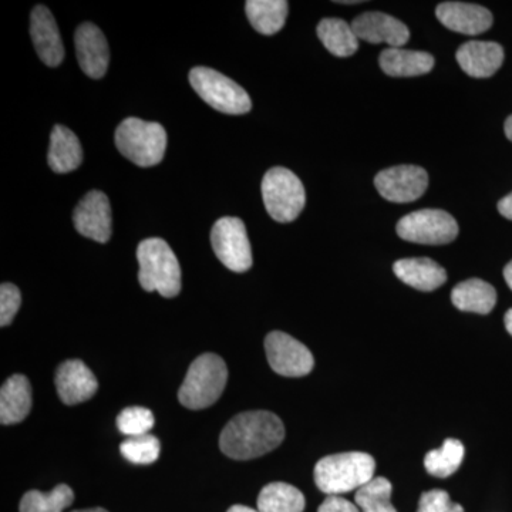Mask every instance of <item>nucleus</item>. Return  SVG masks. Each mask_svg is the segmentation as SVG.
Instances as JSON below:
<instances>
[{"label": "nucleus", "instance_id": "f257e3e1", "mask_svg": "<svg viewBox=\"0 0 512 512\" xmlns=\"http://www.w3.org/2000/svg\"><path fill=\"white\" fill-rule=\"evenodd\" d=\"M285 439V427L276 414L256 410L238 414L222 430L220 447L232 460H252L275 450Z\"/></svg>", "mask_w": 512, "mask_h": 512}, {"label": "nucleus", "instance_id": "f03ea898", "mask_svg": "<svg viewBox=\"0 0 512 512\" xmlns=\"http://www.w3.org/2000/svg\"><path fill=\"white\" fill-rule=\"evenodd\" d=\"M375 458L370 454H333L323 457L315 467V483L326 495H340L359 490L375 478Z\"/></svg>", "mask_w": 512, "mask_h": 512}, {"label": "nucleus", "instance_id": "7ed1b4c3", "mask_svg": "<svg viewBox=\"0 0 512 512\" xmlns=\"http://www.w3.org/2000/svg\"><path fill=\"white\" fill-rule=\"evenodd\" d=\"M138 281L147 292L174 298L181 292V268L170 245L161 238L144 239L137 249Z\"/></svg>", "mask_w": 512, "mask_h": 512}, {"label": "nucleus", "instance_id": "20e7f679", "mask_svg": "<svg viewBox=\"0 0 512 512\" xmlns=\"http://www.w3.org/2000/svg\"><path fill=\"white\" fill-rule=\"evenodd\" d=\"M228 382L224 360L214 353H205L192 362L185 376L178 400L190 410H202L217 403Z\"/></svg>", "mask_w": 512, "mask_h": 512}, {"label": "nucleus", "instance_id": "39448f33", "mask_svg": "<svg viewBox=\"0 0 512 512\" xmlns=\"http://www.w3.org/2000/svg\"><path fill=\"white\" fill-rule=\"evenodd\" d=\"M116 146L138 167H154L165 156L167 133L161 124L130 117L117 127Z\"/></svg>", "mask_w": 512, "mask_h": 512}, {"label": "nucleus", "instance_id": "423d86ee", "mask_svg": "<svg viewBox=\"0 0 512 512\" xmlns=\"http://www.w3.org/2000/svg\"><path fill=\"white\" fill-rule=\"evenodd\" d=\"M190 83L208 106L221 113L239 116L252 109L248 93L234 80L210 67H194L190 72Z\"/></svg>", "mask_w": 512, "mask_h": 512}, {"label": "nucleus", "instance_id": "0eeeda50", "mask_svg": "<svg viewBox=\"0 0 512 512\" xmlns=\"http://www.w3.org/2000/svg\"><path fill=\"white\" fill-rule=\"evenodd\" d=\"M261 188L266 211L275 221L282 224L295 221L305 208V188L288 168H271L265 174Z\"/></svg>", "mask_w": 512, "mask_h": 512}, {"label": "nucleus", "instance_id": "6e6552de", "mask_svg": "<svg viewBox=\"0 0 512 512\" xmlns=\"http://www.w3.org/2000/svg\"><path fill=\"white\" fill-rule=\"evenodd\" d=\"M404 241L421 245H446L458 235L457 221L443 210H420L406 215L396 227Z\"/></svg>", "mask_w": 512, "mask_h": 512}, {"label": "nucleus", "instance_id": "1a4fd4ad", "mask_svg": "<svg viewBox=\"0 0 512 512\" xmlns=\"http://www.w3.org/2000/svg\"><path fill=\"white\" fill-rule=\"evenodd\" d=\"M215 255L229 271L247 272L252 266V249L247 228L239 218L225 217L215 222L211 231Z\"/></svg>", "mask_w": 512, "mask_h": 512}, {"label": "nucleus", "instance_id": "9d476101", "mask_svg": "<svg viewBox=\"0 0 512 512\" xmlns=\"http://www.w3.org/2000/svg\"><path fill=\"white\" fill-rule=\"evenodd\" d=\"M265 352L269 366L281 376H306L315 366L311 350L288 333L279 332V330L266 336Z\"/></svg>", "mask_w": 512, "mask_h": 512}, {"label": "nucleus", "instance_id": "9b49d317", "mask_svg": "<svg viewBox=\"0 0 512 512\" xmlns=\"http://www.w3.org/2000/svg\"><path fill=\"white\" fill-rule=\"evenodd\" d=\"M376 190L384 200L404 204L419 200L429 187V174L417 165H397L380 171L375 178Z\"/></svg>", "mask_w": 512, "mask_h": 512}, {"label": "nucleus", "instance_id": "f8f14e48", "mask_svg": "<svg viewBox=\"0 0 512 512\" xmlns=\"http://www.w3.org/2000/svg\"><path fill=\"white\" fill-rule=\"evenodd\" d=\"M74 227L83 237L106 244L111 238V207L104 192L90 191L73 214Z\"/></svg>", "mask_w": 512, "mask_h": 512}, {"label": "nucleus", "instance_id": "ddd939ff", "mask_svg": "<svg viewBox=\"0 0 512 512\" xmlns=\"http://www.w3.org/2000/svg\"><path fill=\"white\" fill-rule=\"evenodd\" d=\"M57 394L67 406L87 402L99 390V382L90 367L82 360L73 359L62 363L55 377Z\"/></svg>", "mask_w": 512, "mask_h": 512}, {"label": "nucleus", "instance_id": "4468645a", "mask_svg": "<svg viewBox=\"0 0 512 512\" xmlns=\"http://www.w3.org/2000/svg\"><path fill=\"white\" fill-rule=\"evenodd\" d=\"M357 39L372 45L386 43L389 47H403L409 42V28L393 16L380 12H367L352 22Z\"/></svg>", "mask_w": 512, "mask_h": 512}, {"label": "nucleus", "instance_id": "2eb2a0df", "mask_svg": "<svg viewBox=\"0 0 512 512\" xmlns=\"http://www.w3.org/2000/svg\"><path fill=\"white\" fill-rule=\"evenodd\" d=\"M77 59L86 76L101 79L109 69L110 52L106 36L93 23H83L74 35Z\"/></svg>", "mask_w": 512, "mask_h": 512}, {"label": "nucleus", "instance_id": "dca6fc26", "mask_svg": "<svg viewBox=\"0 0 512 512\" xmlns=\"http://www.w3.org/2000/svg\"><path fill=\"white\" fill-rule=\"evenodd\" d=\"M436 15L447 29L461 35H481L493 26V15L490 10L473 3H440L436 9Z\"/></svg>", "mask_w": 512, "mask_h": 512}, {"label": "nucleus", "instance_id": "f3484780", "mask_svg": "<svg viewBox=\"0 0 512 512\" xmlns=\"http://www.w3.org/2000/svg\"><path fill=\"white\" fill-rule=\"evenodd\" d=\"M30 35L37 56L46 66L57 67L64 59L62 36L50 10L39 5L30 18Z\"/></svg>", "mask_w": 512, "mask_h": 512}, {"label": "nucleus", "instance_id": "a211bd4d", "mask_svg": "<svg viewBox=\"0 0 512 512\" xmlns=\"http://www.w3.org/2000/svg\"><path fill=\"white\" fill-rule=\"evenodd\" d=\"M456 59L468 76L485 79L500 69L504 62V50L498 43L473 40L457 50Z\"/></svg>", "mask_w": 512, "mask_h": 512}, {"label": "nucleus", "instance_id": "6ab92c4d", "mask_svg": "<svg viewBox=\"0 0 512 512\" xmlns=\"http://www.w3.org/2000/svg\"><path fill=\"white\" fill-rule=\"evenodd\" d=\"M394 274L417 291L431 292L446 284L447 272L429 258L400 259L393 266Z\"/></svg>", "mask_w": 512, "mask_h": 512}, {"label": "nucleus", "instance_id": "aec40b11", "mask_svg": "<svg viewBox=\"0 0 512 512\" xmlns=\"http://www.w3.org/2000/svg\"><path fill=\"white\" fill-rule=\"evenodd\" d=\"M32 409V387L28 377L10 376L0 390V421L3 426L18 424Z\"/></svg>", "mask_w": 512, "mask_h": 512}, {"label": "nucleus", "instance_id": "412c9836", "mask_svg": "<svg viewBox=\"0 0 512 512\" xmlns=\"http://www.w3.org/2000/svg\"><path fill=\"white\" fill-rule=\"evenodd\" d=\"M379 63L387 76L416 77L433 70L434 57L426 52L407 50L403 47H389V49L383 50Z\"/></svg>", "mask_w": 512, "mask_h": 512}, {"label": "nucleus", "instance_id": "4be33fe9", "mask_svg": "<svg viewBox=\"0 0 512 512\" xmlns=\"http://www.w3.org/2000/svg\"><path fill=\"white\" fill-rule=\"evenodd\" d=\"M83 161V148L79 138L64 126L53 128L50 136L49 167L57 174L72 173Z\"/></svg>", "mask_w": 512, "mask_h": 512}, {"label": "nucleus", "instance_id": "5701e85b", "mask_svg": "<svg viewBox=\"0 0 512 512\" xmlns=\"http://www.w3.org/2000/svg\"><path fill=\"white\" fill-rule=\"evenodd\" d=\"M451 302L460 311L487 315L493 311L495 303H497V292L493 285L487 284L481 279H468L453 289Z\"/></svg>", "mask_w": 512, "mask_h": 512}, {"label": "nucleus", "instance_id": "b1692460", "mask_svg": "<svg viewBox=\"0 0 512 512\" xmlns=\"http://www.w3.org/2000/svg\"><path fill=\"white\" fill-rule=\"evenodd\" d=\"M245 10L252 28L261 35L271 36L284 28L289 5L285 0H248Z\"/></svg>", "mask_w": 512, "mask_h": 512}, {"label": "nucleus", "instance_id": "393cba45", "mask_svg": "<svg viewBox=\"0 0 512 512\" xmlns=\"http://www.w3.org/2000/svg\"><path fill=\"white\" fill-rule=\"evenodd\" d=\"M318 36L323 46L338 57L355 55L359 49V39L355 30L342 19H323L318 25Z\"/></svg>", "mask_w": 512, "mask_h": 512}, {"label": "nucleus", "instance_id": "a878e982", "mask_svg": "<svg viewBox=\"0 0 512 512\" xmlns=\"http://www.w3.org/2000/svg\"><path fill=\"white\" fill-rule=\"evenodd\" d=\"M259 512H303L305 495L286 483H271L262 488L258 497Z\"/></svg>", "mask_w": 512, "mask_h": 512}, {"label": "nucleus", "instance_id": "bb28decb", "mask_svg": "<svg viewBox=\"0 0 512 512\" xmlns=\"http://www.w3.org/2000/svg\"><path fill=\"white\" fill-rule=\"evenodd\" d=\"M464 454L466 450L460 440L447 439L443 446L426 454L424 467L431 476L450 477L460 468Z\"/></svg>", "mask_w": 512, "mask_h": 512}, {"label": "nucleus", "instance_id": "cd10ccee", "mask_svg": "<svg viewBox=\"0 0 512 512\" xmlns=\"http://www.w3.org/2000/svg\"><path fill=\"white\" fill-rule=\"evenodd\" d=\"M74 493L66 484H59L49 493L32 490L23 495L20 512H63L73 504Z\"/></svg>", "mask_w": 512, "mask_h": 512}, {"label": "nucleus", "instance_id": "c85d7f7f", "mask_svg": "<svg viewBox=\"0 0 512 512\" xmlns=\"http://www.w3.org/2000/svg\"><path fill=\"white\" fill-rule=\"evenodd\" d=\"M392 483L387 478L376 477L356 493L355 501L362 512H397L390 503Z\"/></svg>", "mask_w": 512, "mask_h": 512}, {"label": "nucleus", "instance_id": "c756f323", "mask_svg": "<svg viewBox=\"0 0 512 512\" xmlns=\"http://www.w3.org/2000/svg\"><path fill=\"white\" fill-rule=\"evenodd\" d=\"M121 454L133 464H153L160 457L161 443L151 434L128 437L120 446Z\"/></svg>", "mask_w": 512, "mask_h": 512}, {"label": "nucleus", "instance_id": "7c9ffc66", "mask_svg": "<svg viewBox=\"0 0 512 512\" xmlns=\"http://www.w3.org/2000/svg\"><path fill=\"white\" fill-rule=\"evenodd\" d=\"M156 424L154 414L146 407H127L117 417V427L128 437L144 436L150 433Z\"/></svg>", "mask_w": 512, "mask_h": 512}, {"label": "nucleus", "instance_id": "2f4dec72", "mask_svg": "<svg viewBox=\"0 0 512 512\" xmlns=\"http://www.w3.org/2000/svg\"><path fill=\"white\" fill-rule=\"evenodd\" d=\"M20 303H22V296L18 286L12 284L0 286V326L2 328H6L13 322L20 309Z\"/></svg>", "mask_w": 512, "mask_h": 512}, {"label": "nucleus", "instance_id": "473e14b6", "mask_svg": "<svg viewBox=\"0 0 512 512\" xmlns=\"http://www.w3.org/2000/svg\"><path fill=\"white\" fill-rule=\"evenodd\" d=\"M417 512H464V508L453 503L447 491L431 490L421 494Z\"/></svg>", "mask_w": 512, "mask_h": 512}, {"label": "nucleus", "instance_id": "72a5a7b5", "mask_svg": "<svg viewBox=\"0 0 512 512\" xmlns=\"http://www.w3.org/2000/svg\"><path fill=\"white\" fill-rule=\"evenodd\" d=\"M318 512H360V510L357 505L339 497V495H328L320 505Z\"/></svg>", "mask_w": 512, "mask_h": 512}, {"label": "nucleus", "instance_id": "f704fd0d", "mask_svg": "<svg viewBox=\"0 0 512 512\" xmlns=\"http://www.w3.org/2000/svg\"><path fill=\"white\" fill-rule=\"evenodd\" d=\"M498 211H500V214L503 215L504 218L512 221V192L498 202Z\"/></svg>", "mask_w": 512, "mask_h": 512}, {"label": "nucleus", "instance_id": "c9c22d12", "mask_svg": "<svg viewBox=\"0 0 512 512\" xmlns=\"http://www.w3.org/2000/svg\"><path fill=\"white\" fill-rule=\"evenodd\" d=\"M227 512H259L254 508L247 507V505H232Z\"/></svg>", "mask_w": 512, "mask_h": 512}, {"label": "nucleus", "instance_id": "e433bc0d", "mask_svg": "<svg viewBox=\"0 0 512 512\" xmlns=\"http://www.w3.org/2000/svg\"><path fill=\"white\" fill-rule=\"evenodd\" d=\"M504 278H505V282H507V285L510 286L511 291H512V261L510 262V264L505 266Z\"/></svg>", "mask_w": 512, "mask_h": 512}, {"label": "nucleus", "instance_id": "4c0bfd02", "mask_svg": "<svg viewBox=\"0 0 512 512\" xmlns=\"http://www.w3.org/2000/svg\"><path fill=\"white\" fill-rule=\"evenodd\" d=\"M505 329H507V332L510 333L512 336V309L505 313Z\"/></svg>", "mask_w": 512, "mask_h": 512}, {"label": "nucleus", "instance_id": "58836bf2", "mask_svg": "<svg viewBox=\"0 0 512 512\" xmlns=\"http://www.w3.org/2000/svg\"><path fill=\"white\" fill-rule=\"evenodd\" d=\"M505 136H507L508 140L512 141V116L508 117L507 121H505Z\"/></svg>", "mask_w": 512, "mask_h": 512}, {"label": "nucleus", "instance_id": "ea45409f", "mask_svg": "<svg viewBox=\"0 0 512 512\" xmlns=\"http://www.w3.org/2000/svg\"><path fill=\"white\" fill-rule=\"evenodd\" d=\"M72 512H109V511L104 510V508L97 507V508H89V510H77V511H72Z\"/></svg>", "mask_w": 512, "mask_h": 512}]
</instances>
